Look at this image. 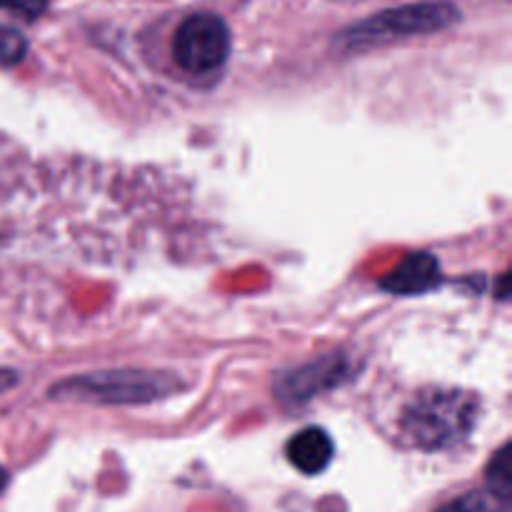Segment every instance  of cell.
Instances as JSON below:
<instances>
[{"instance_id":"52a82bcc","label":"cell","mask_w":512,"mask_h":512,"mask_svg":"<svg viewBox=\"0 0 512 512\" xmlns=\"http://www.w3.org/2000/svg\"><path fill=\"white\" fill-rule=\"evenodd\" d=\"M335 445L328 430L323 428H305L295 433L285 445L288 463L303 475H320L330 463H333Z\"/></svg>"},{"instance_id":"4fadbf2b","label":"cell","mask_w":512,"mask_h":512,"mask_svg":"<svg viewBox=\"0 0 512 512\" xmlns=\"http://www.w3.org/2000/svg\"><path fill=\"white\" fill-rule=\"evenodd\" d=\"M508 283H510V275H503V280H500V300L508 298Z\"/></svg>"},{"instance_id":"8fae6325","label":"cell","mask_w":512,"mask_h":512,"mask_svg":"<svg viewBox=\"0 0 512 512\" xmlns=\"http://www.w3.org/2000/svg\"><path fill=\"white\" fill-rule=\"evenodd\" d=\"M0 8L8 10V13L20 15V18L25 20H35L45 13L48 0H0Z\"/></svg>"},{"instance_id":"30bf717a","label":"cell","mask_w":512,"mask_h":512,"mask_svg":"<svg viewBox=\"0 0 512 512\" xmlns=\"http://www.w3.org/2000/svg\"><path fill=\"white\" fill-rule=\"evenodd\" d=\"M25 53H28V40L23 38V33L0 25V63L15 65L25 58Z\"/></svg>"},{"instance_id":"ba28073f","label":"cell","mask_w":512,"mask_h":512,"mask_svg":"<svg viewBox=\"0 0 512 512\" xmlns=\"http://www.w3.org/2000/svg\"><path fill=\"white\" fill-rule=\"evenodd\" d=\"M508 453H510L508 445H503V448L495 453V458L490 460L488 470H485V478H488V493L510 505L512 473H510V455Z\"/></svg>"},{"instance_id":"3957f363","label":"cell","mask_w":512,"mask_h":512,"mask_svg":"<svg viewBox=\"0 0 512 512\" xmlns=\"http://www.w3.org/2000/svg\"><path fill=\"white\" fill-rule=\"evenodd\" d=\"M460 20V10L448 0H425V3L400 5V8L383 10L370 15L363 23L350 25L340 43L348 50L375 48V45L393 43V40L415 38V35L440 33Z\"/></svg>"},{"instance_id":"9c48e42d","label":"cell","mask_w":512,"mask_h":512,"mask_svg":"<svg viewBox=\"0 0 512 512\" xmlns=\"http://www.w3.org/2000/svg\"><path fill=\"white\" fill-rule=\"evenodd\" d=\"M435 512H508V503L485 490V493H468L458 500H450Z\"/></svg>"},{"instance_id":"5b68a950","label":"cell","mask_w":512,"mask_h":512,"mask_svg":"<svg viewBox=\"0 0 512 512\" xmlns=\"http://www.w3.org/2000/svg\"><path fill=\"white\" fill-rule=\"evenodd\" d=\"M350 373H353V365L345 355H323L313 363L280 375V380L275 383V393L285 403H308L315 395L338 388L350 378Z\"/></svg>"},{"instance_id":"7c38bea8","label":"cell","mask_w":512,"mask_h":512,"mask_svg":"<svg viewBox=\"0 0 512 512\" xmlns=\"http://www.w3.org/2000/svg\"><path fill=\"white\" fill-rule=\"evenodd\" d=\"M18 383V375L13 373V370H5L0 368V393H5V390H10L13 385Z\"/></svg>"},{"instance_id":"277c9868","label":"cell","mask_w":512,"mask_h":512,"mask_svg":"<svg viewBox=\"0 0 512 512\" xmlns=\"http://www.w3.org/2000/svg\"><path fill=\"white\" fill-rule=\"evenodd\" d=\"M230 55V30L213 13H195L173 35V58L188 73H213Z\"/></svg>"},{"instance_id":"5bb4252c","label":"cell","mask_w":512,"mask_h":512,"mask_svg":"<svg viewBox=\"0 0 512 512\" xmlns=\"http://www.w3.org/2000/svg\"><path fill=\"white\" fill-rule=\"evenodd\" d=\"M5 485H8V470L0 468V493L5 490Z\"/></svg>"},{"instance_id":"7a4b0ae2","label":"cell","mask_w":512,"mask_h":512,"mask_svg":"<svg viewBox=\"0 0 512 512\" xmlns=\"http://www.w3.org/2000/svg\"><path fill=\"white\" fill-rule=\"evenodd\" d=\"M180 385L173 375L150 373V370H100L90 375L60 380L48 390L53 400L98 405H143L173 395Z\"/></svg>"},{"instance_id":"8992f818","label":"cell","mask_w":512,"mask_h":512,"mask_svg":"<svg viewBox=\"0 0 512 512\" xmlns=\"http://www.w3.org/2000/svg\"><path fill=\"white\" fill-rule=\"evenodd\" d=\"M443 283L440 263L430 253H410L383 278L380 288L393 295H420Z\"/></svg>"},{"instance_id":"6da1fadb","label":"cell","mask_w":512,"mask_h":512,"mask_svg":"<svg viewBox=\"0 0 512 512\" xmlns=\"http://www.w3.org/2000/svg\"><path fill=\"white\" fill-rule=\"evenodd\" d=\"M478 413V398L465 390H425L410 400L400 425L418 448L445 450L473 433Z\"/></svg>"}]
</instances>
